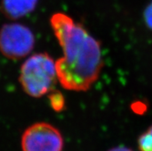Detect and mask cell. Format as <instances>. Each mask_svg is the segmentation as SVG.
Wrapping results in <instances>:
<instances>
[{
  "label": "cell",
  "mask_w": 152,
  "mask_h": 151,
  "mask_svg": "<svg viewBox=\"0 0 152 151\" xmlns=\"http://www.w3.org/2000/svg\"><path fill=\"white\" fill-rule=\"evenodd\" d=\"M50 106L56 111H62L65 107L64 96L59 91H51L49 95Z\"/></svg>",
  "instance_id": "7"
},
{
  "label": "cell",
  "mask_w": 152,
  "mask_h": 151,
  "mask_svg": "<svg viewBox=\"0 0 152 151\" xmlns=\"http://www.w3.org/2000/svg\"><path fill=\"white\" fill-rule=\"evenodd\" d=\"M145 17L147 24L152 29V2L151 3L150 6L147 8L145 13Z\"/></svg>",
  "instance_id": "8"
},
{
  "label": "cell",
  "mask_w": 152,
  "mask_h": 151,
  "mask_svg": "<svg viewBox=\"0 0 152 151\" xmlns=\"http://www.w3.org/2000/svg\"><path fill=\"white\" fill-rule=\"evenodd\" d=\"M34 45V35L26 26L9 23L0 29V52L9 59L25 57L30 53Z\"/></svg>",
  "instance_id": "3"
},
{
  "label": "cell",
  "mask_w": 152,
  "mask_h": 151,
  "mask_svg": "<svg viewBox=\"0 0 152 151\" xmlns=\"http://www.w3.org/2000/svg\"><path fill=\"white\" fill-rule=\"evenodd\" d=\"M64 139L58 129L47 123H37L22 137L23 151H62Z\"/></svg>",
  "instance_id": "4"
},
{
  "label": "cell",
  "mask_w": 152,
  "mask_h": 151,
  "mask_svg": "<svg viewBox=\"0 0 152 151\" xmlns=\"http://www.w3.org/2000/svg\"><path fill=\"white\" fill-rule=\"evenodd\" d=\"M38 0H1V10L6 17L17 19L35 9Z\"/></svg>",
  "instance_id": "5"
},
{
  "label": "cell",
  "mask_w": 152,
  "mask_h": 151,
  "mask_svg": "<svg viewBox=\"0 0 152 151\" xmlns=\"http://www.w3.org/2000/svg\"><path fill=\"white\" fill-rule=\"evenodd\" d=\"M57 80L56 63L47 53L34 54L21 67L19 82L24 91L33 97L53 91Z\"/></svg>",
  "instance_id": "2"
},
{
  "label": "cell",
  "mask_w": 152,
  "mask_h": 151,
  "mask_svg": "<svg viewBox=\"0 0 152 151\" xmlns=\"http://www.w3.org/2000/svg\"><path fill=\"white\" fill-rule=\"evenodd\" d=\"M138 147L141 151H152V126L140 136Z\"/></svg>",
  "instance_id": "6"
},
{
  "label": "cell",
  "mask_w": 152,
  "mask_h": 151,
  "mask_svg": "<svg viewBox=\"0 0 152 151\" xmlns=\"http://www.w3.org/2000/svg\"><path fill=\"white\" fill-rule=\"evenodd\" d=\"M50 24L64 52L56 62L58 80L66 90H89L104 65L100 42L66 14H54Z\"/></svg>",
  "instance_id": "1"
},
{
  "label": "cell",
  "mask_w": 152,
  "mask_h": 151,
  "mask_svg": "<svg viewBox=\"0 0 152 151\" xmlns=\"http://www.w3.org/2000/svg\"><path fill=\"white\" fill-rule=\"evenodd\" d=\"M108 151H133V150H132L131 149H130V148L125 147H123V146H120V147H114Z\"/></svg>",
  "instance_id": "9"
}]
</instances>
